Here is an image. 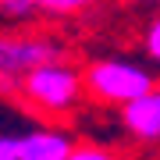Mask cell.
<instances>
[{
    "label": "cell",
    "instance_id": "277c9868",
    "mask_svg": "<svg viewBox=\"0 0 160 160\" xmlns=\"http://www.w3.org/2000/svg\"><path fill=\"white\" fill-rule=\"evenodd\" d=\"M121 125L135 142H160V86L121 107Z\"/></svg>",
    "mask_w": 160,
    "mask_h": 160
},
{
    "label": "cell",
    "instance_id": "ba28073f",
    "mask_svg": "<svg viewBox=\"0 0 160 160\" xmlns=\"http://www.w3.org/2000/svg\"><path fill=\"white\" fill-rule=\"evenodd\" d=\"M32 14H39L36 0H0V18L7 22H29Z\"/></svg>",
    "mask_w": 160,
    "mask_h": 160
},
{
    "label": "cell",
    "instance_id": "8fae6325",
    "mask_svg": "<svg viewBox=\"0 0 160 160\" xmlns=\"http://www.w3.org/2000/svg\"><path fill=\"white\" fill-rule=\"evenodd\" d=\"M135 4H160V0H135Z\"/></svg>",
    "mask_w": 160,
    "mask_h": 160
},
{
    "label": "cell",
    "instance_id": "9c48e42d",
    "mask_svg": "<svg viewBox=\"0 0 160 160\" xmlns=\"http://www.w3.org/2000/svg\"><path fill=\"white\" fill-rule=\"evenodd\" d=\"M64 160H118V153L107 149V146H100V142H75Z\"/></svg>",
    "mask_w": 160,
    "mask_h": 160
},
{
    "label": "cell",
    "instance_id": "6da1fadb",
    "mask_svg": "<svg viewBox=\"0 0 160 160\" xmlns=\"http://www.w3.org/2000/svg\"><path fill=\"white\" fill-rule=\"evenodd\" d=\"M18 96L43 114H71L82 100V71L61 57H50L18 78Z\"/></svg>",
    "mask_w": 160,
    "mask_h": 160
},
{
    "label": "cell",
    "instance_id": "5b68a950",
    "mask_svg": "<svg viewBox=\"0 0 160 160\" xmlns=\"http://www.w3.org/2000/svg\"><path fill=\"white\" fill-rule=\"evenodd\" d=\"M75 146V135L61 125L29 128L18 135V160H64Z\"/></svg>",
    "mask_w": 160,
    "mask_h": 160
},
{
    "label": "cell",
    "instance_id": "7a4b0ae2",
    "mask_svg": "<svg viewBox=\"0 0 160 160\" xmlns=\"http://www.w3.org/2000/svg\"><path fill=\"white\" fill-rule=\"evenodd\" d=\"M153 86H157L153 64H139L128 57H103L82 71V89L96 103H107V107H125L128 100L142 96Z\"/></svg>",
    "mask_w": 160,
    "mask_h": 160
},
{
    "label": "cell",
    "instance_id": "30bf717a",
    "mask_svg": "<svg viewBox=\"0 0 160 160\" xmlns=\"http://www.w3.org/2000/svg\"><path fill=\"white\" fill-rule=\"evenodd\" d=\"M0 160H18V135L0 132Z\"/></svg>",
    "mask_w": 160,
    "mask_h": 160
},
{
    "label": "cell",
    "instance_id": "3957f363",
    "mask_svg": "<svg viewBox=\"0 0 160 160\" xmlns=\"http://www.w3.org/2000/svg\"><path fill=\"white\" fill-rule=\"evenodd\" d=\"M61 57V46L43 36H4L0 32V75H18L22 78L29 68Z\"/></svg>",
    "mask_w": 160,
    "mask_h": 160
},
{
    "label": "cell",
    "instance_id": "8992f818",
    "mask_svg": "<svg viewBox=\"0 0 160 160\" xmlns=\"http://www.w3.org/2000/svg\"><path fill=\"white\" fill-rule=\"evenodd\" d=\"M92 4H96V0H36L39 14H57V18H68V14H82V11H89Z\"/></svg>",
    "mask_w": 160,
    "mask_h": 160
},
{
    "label": "cell",
    "instance_id": "52a82bcc",
    "mask_svg": "<svg viewBox=\"0 0 160 160\" xmlns=\"http://www.w3.org/2000/svg\"><path fill=\"white\" fill-rule=\"evenodd\" d=\"M142 53H146V61L160 71V14H153V22H149L146 32H142Z\"/></svg>",
    "mask_w": 160,
    "mask_h": 160
}]
</instances>
